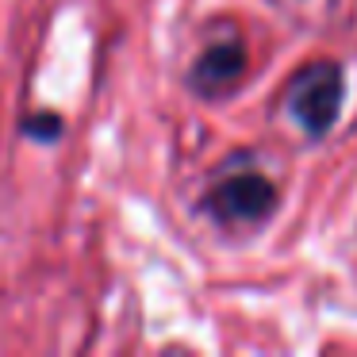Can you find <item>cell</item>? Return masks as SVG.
<instances>
[{
    "instance_id": "1",
    "label": "cell",
    "mask_w": 357,
    "mask_h": 357,
    "mask_svg": "<svg viewBox=\"0 0 357 357\" xmlns=\"http://www.w3.org/2000/svg\"><path fill=\"white\" fill-rule=\"evenodd\" d=\"M342 108V70L334 62H311L288 81L284 112L307 135H326Z\"/></svg>"
},
{
    "instance_id": "2",
    "label": "cell",
    "mask_w": 357,
    "mask_h": 357,
    "mask_svg": "<svg viewBox=\"0 0 357 357\" xmlns=\"http://www.w3.org/2000/svg\"><path fill=\"white\" fill-rule=\"evenodd\" d=\"M273 208H277V185L254 165L223 169L208 192V211L219 223H231V227L261 223Z\"/></svg>"
},
{
    "instance_id": "3",
    "label": "cell",
    "mask_w": 357,
    "mask_h": 357,
    "mask_svg": "<svg viewBox=\"0 0 357 357\" xmlns=\"http://www.w3.org/2000/svg\"><path fill=\"white\" fill-rule=\"evenodd\" d=\"M242 70H246V47L238 39H219L196 58V66L188 70V81L200 96H223L227 89H234Z\"/></svg>"
},
{
    "instance_id": "4",
    "label": "cell",
    "mask_w": 357,
    "mask_h": 357,
    "mask_svg": "<svg viewBox=\"0 0 357 357\" xmlns=\"http://www.w3.org/2000/svg\"><path fill=\"white\" fill-rule=\"evenodd\" d=\"M27 131H31V135H58V131H62V123H58V119H31Z\"/></svg>"
}]
</instances>
